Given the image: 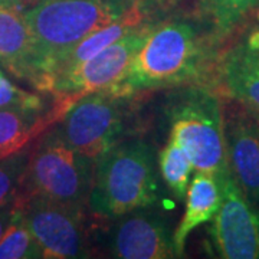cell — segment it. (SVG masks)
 <instances>
[{
    "label": "cell",
    "instance_id": "obj_11",
    "mask_svg": "<svg viewBox=\"0 0 259 259\" xmlns=\"http://www.w3.org/2000/svg\"><path fill=\"white\" fill-rule=\"evenodd\" d=\"M223 105L228 164L232 176L252 203H259V130L255 115L229 100Z\"/></svg>",
    "mask_w": 259,
    "mask_h": 259
},
{
    "label": "cell",
    "instance_id": "obj_3",
    "mask_svg": "<svg viewBox=\"0 0 259 259\" xmlns=\"http://www.w3.org/2000/svg\"><path fill=\"white\" fill-rule=\"evenodd\" d=\"M154 151L141 140L118 141L95 163L88 209L101 218L114 219L158 199Z\"/></svg>",
    "mask_w": 259,
    "mask_h": 259
},
{
    "label": "cell",
    "instance_id": "obj_12",
    "mask_svg": "<svg viewBox=\"0 0 259 259\" xmlns=\"http://www.w3.org/2000/svg\"><path fill=\"white\" fill-rule=\"evenodd\" d=\"M25 8L23 5L0 0V65L10 74L37 87L39 71L35 44Z\"/></svg>",
    "mask_w": 259,
    "mask_h": 259
},
{
    "label": "cell",
    "instance_id": "obj_16",
    "mask_svg": "<svg viewBox=\"0 0 259 259\" xmlns=\"http://www.w3.org/2000/svg\"><path fill=\"white\" fill-rule=\"evenodd\" d=\"M222 202V189L216 177L197 171L186 193V210L177 229L173 233L176 258L183 256L187 238L204 223L213 221Z\"/></svg>",
    "mask_w": 259,
    "mask_h": 259
},
{
    "label": "cell",
    "instance_id": "obj_8",
    "mask_svg": "<svg viewBox=\"0 0 259 259\" xmlns=\"http://www.w3.org/2000/svg\"><path fill=\"white\" fill-rule=\"evenodd\" d=\"M153 26L154 22L150 20L74 69L56 75L48 85L47 93L54 94L56 100L68 98L75 102L87 94L118 83L128 72Z\"/></svg>",
    "mask_w": 259,
    "mask_h": 259
},
{
    "label": "cell",
    "instance_id": "obj_9",
    "mask_svg": "<svg viewBox=\"0 0 259 259\" xmlns=\"http://www.w3.org/2000/svg\"><path fill=\"white\" fill-rule=\"evenodd\" d=\"M222 202L210 228L214 249L225 259H259V209L233 176L221 182Z\"/></svg>",
    "mask_w": 259,
    "mask_h": 259
},
{
    "label": "cell",
    "instance_id": "obj_18",
    "mask_svg": "<svg viewBox=\"0 0 259 259\" xmlns=\"http://www.w3.org/2000/svg\"><path fill=\"white\" fill-rule=\"evenodd\" d=\"M158 168L163 180L179 200H185L194 166L183 147L168 139L158 154Z\"/></svg>",
    "mask_w": 259,
    "mask_h": 259
},
{
    "label": "cell",
    "instance_id": "obj_4",
    "mask_svg": "<svg viewBox=\"0 0 259 259\" xmlns=\"http://www.w3.org/2000/svg\"><path fill=\"white\" fill-rule=\"evenodd\" d=\"M170 139L190 157L196 171L219 182L231 175L226 154L223 105L207 85H186L168 105Z\"/></svg>",
    "mask_w": 259,
    "mask_h": 259
},
{
    "label": "cell",
    "instance_id": "obj_20",
    "mask_svg": "<svg viewBox=\"0 0 259 259\" xmlns=\"http://www.w3.org/2000/svg\"><path fill=\"white\" fill-rule=\"evenodd\" d=\"M30 146L0 158V207L13 204L18 197L29 163Z\"/></svg>",
    "mask_w": 259,
    "mask_h": 259
},
{
    "label": "cell",
    "instance_id": "obj_7",
    "mask_svg": "<svg viewBox=\"0 0 259 259\" xmlns=\"http://www.w3.org/2000/svg\"><path fill=\"white\" fill-rule=\"evenodd\" d=\"M28 229L40 246L44 258L79 259L91 256L81 207L40 196L15 200Z\"/></svg>",
    "mask_w": 259,
    "mask_h": 259
},
{
    "label": "cell",
    "instance_id": "obj_14",
    "mask_svg": "<svg viewBox=\"0 0 259 259\" xmlns=\"http://www.w3.org/2000/svg\"><path fill=\"white\" fill-rule=\"evenodd\" d=\"M72 104V100L61 98L56 100L52 108L40 111L0 108V158L29 147L61 120Z\"/></svg>",
    "mask_w": 259,
    "mask_h": 259
},
{
    "label": "cell",
    "instance_id": "obj_25",
    "mask_svg": "<svg viewBox=\"0 0 259 259\" xmlns=\"http://www.w3.org/2000/svg\"><path fill=\"white\" fill-rule=\"evenodd\" d=\"M255 115V114H253ZM255 118H256V124H258V130H259V115H255Z\"/></svg>",
    "mask_w": 259,
    "mask_h": 259
},
{
    "label": "cell",
    "instance_id": "obj_24",
    "mask_svg": "<svg viewBox=\"0 0 259 259\" xmlns=\"http://www.w3.org/2000/svg\"><path fill=\"white\" fill-rule=\"evenodd\" d=\"M8 2H13V3H18V5H23V6H28L30 2L33 0H8Z\"/></svg>",
    "mask_w": 259,
    "mask_h": 259
},
{
    "label": "cell",
    "instance_id": "obj_13",
    "mask_svg": "<svg viewBox=\"0 0 259 259\" xmlns=\"http://www.w3.org/2000/svg\"><path fill=\"white\" fill-rule=\"evenodd\" d=\"M213 83L228 100L259 115V51L248 48L243 40L225 51Z\"/></svg>",
    "mask_w": 259,
    "mask_h": 259
},
{
    "label": "cell",
    "instance_id": "obj_2",
    "mask_svg": "<svg viewBox=\"0 0 259 259\" xmlns=\"http://www.w3.org/2000/svg\"><path fill=\"white\" fill-rule=\"evenodd\" d=\"M136 0H33L25 16L33 36L42 91L54 65L68 51L98 29L121 18Z\"/></svg>",
    "mask_w": 259,
    "mask_h": 259
},
{
    "label": "cell",
    "instance_id": "obj_21",
    "mask_svg": "<svg viewBox=\"0 0 259 259\" xmlns=\"http://www.w3.org/2000/svg\"><path fill=\"white\" fill-rule=\"evenodd\" d=\"M0 108L29 110V111L47 110L45 102L37 94L28 93L19 88L2 72H0Z\"/></svg>",
    "mask_w": 259,
    "mask_h": 259
},
{
    "label": "cell",
    "instance_id": "obj_15",
    "mask_svg": "<svg viewBox=\"0 0 259 259\" xmlns=\"http://www.w3.org/2000/svg\"><path fill=\"white\" fill-rule=\"evenodd\" d=\"M151 19L148 15V10L143 6V3L134 2L133 6L121 18L114 20L108 26L90 33L88 36L83 37L82 40H79L71 51H68L64 56H61L59 61L54 65L51 74L47 76L42 91L47 93L48 85L51 82V79L55 78L56 75L64 74L66 71L74 69L75 66H78L79 64L85 62L87 59L100 54L105 48L115 44L118 39L125 36L131 30L143 26L144 23H147Z\"/></svg>",
    "mask_w": 259,
    "mask_h": 259
},
{
    "label": "cell",
    "instance_id": "obj_17",
    "mask_svg": "<svg viewBox=\"0 0 259 259\" xmlns=\"http://www.w3.org/2000/svg\"><path fill=\"white\" fill-rule=\"evenodd\" d=\"M203 10L213 36L222 45L259 12V0H203Z\"/></svg>",
    "mask_w": 259,
    "mask_h": 259
},
{
    "label": "cell",
    "instance_id": "obj_22",
    "mask_svg": "<svg viewBox=\"0 0 259 259\" xmlns=\"http://www.w3.org/2000/svg\"><path fill=\"white\" fill-rule=\"evenodd\" d=\"M15 214H16V206H15V203L0 207V239L3 238L5 232L8 231V228H9V225L13 221Z\"/></svg>",
    "mask_w": 259,
    "mask_h": 259
},
{
    "label": "cell",
    "instance_id": "obj_1",
    "mask_svg": "<svg viewBox=\"0 0 259 259\" xmlns=\"http://www.w3.org/2000/svg\"><path fill=\"white\" fill-rule=\"evenodd\" d=\"M218 45L212 32H203L194 22L182 18L154 23L128 72L108 87L115 94L131 97L163 88L203 85L216 75Z\"/></svg>",
    "mask_w": 259,
    "mask_h": 259
},
{
    "label": "cell",
    "instance_id": "obj_5",
    "mask_svg": "<svg viewBox=\"0 0 259 259\" xmlns=\"http://www.w3.org/2000/svg\"><path fill=\"white\" fill-rule=\"evenodd\" d=\"M95 163L97 160L68 146L49 127L30 146L18 197L40 196L83 209L93 189Z\"/></svg>",
    "mask_w": 259,
    "mask_h": 259
},
{
    "label": "cell",
    "instance_id": "obj_6",
    "mask_svg": "<svg viewBox=\"0 0 259 259\" xmlns=\"http://www.w3.org/2000/svg\"><path fill=\"white\" fill-rule=\"evenodd\" d=\"M128 98L108 88L87 94L78 98L51 128L68 146L98 160L120 141L125 130V101Z\"/></svg>",
    "mask_w": 259,
    "mask_h": 259
},
{
    "label": "cell",
    "instance_id": "obj_23",
    "mask_svg": "<svg viewBox=\"0 0 259 259\" xmlns=\"http://www.w3.org/2000/svg\"><path fill=\"white\" fill-rule=\"evenodd\" d=\"M245 44H246V47L250 48V49H253V51H259V29L256 30H253V32H250L248 37L243 40Z\"/></svg>",
    "mask_w": 259,
    "mask_h": 259
},
{
    "label": "cell",
    "instance_id": "obj_19",
    "mask_svg": "<svg viewBox=\"0 0 259 259\" xmlns=\"http://www.w3.org/2000/svg\"><path fill=\"white\" fill-rule=\"evenodd\" d=\"M44 258L40 246L28 229L16 207V214L0 239V259H37Z\"/></svg>",
    "mask_w": 259,
    "mask_h": 259
},
{
    "label": "cell",
    "instance_id": "obj_10",
    "mask_svg": "<svg viewBox=\"0 0 259 259\" xmlns=\"http://www.w3.org/2000/svg\"><path fill=\"white\" fill-rule=\"evenodd\" d=\"M108 236L112 258H176L173 233L166 218L150 207H141L114 218Z\"/></svg>",
    "mask_w": 259,
    "mask_h": 259
}]
</instances>
